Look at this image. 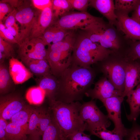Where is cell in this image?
I'll use <instances>...</instances> for the list:
<instances>
[{
    "label": "cell",
    "mask_w": 140,
    "mask_h": 140,
    "mask_svg": "<svg viewBox=\"0 0 140 140\" xmlns=\"http://www.w3.org/2000/svg\"><path fill=\"white\" fill-rule=\"evenodd\" d=\"M113 25L109 23L107 24L99 44L106 48L114 51L119 48L121 40L117 32Z\"/></svg>",
    "instance_id": "ac0fdd59"
},
{
    "label": "cell",
    "mask_w": 140,
    "mask_h": 140,
    "mask_svg": "<svg viewBox=\"0 0 140 140\" xmlns=\"http://www.w3.org/2000/svg\"><path fill=\"white\" fill-rule=\"evenodd\" d=\"M130 17L140 24V1Z\"/></svg>",
    "instance_id": "ee69618b"
},
{
    "label": "cell",
    "mask_w": 140,
    "mask_h": 140,
    "mask_svg": "<svg viewBox=\"0 0 140 140\" xmlns=\"http://www.w3.org/2000/svg\"><path fill=\"white\" fill-rule=\"evenodd\" d=\"M16 10H13L5 18L4 24L6 28L10 27H19L18 24L16 23Z\"/></svg>",
    "instance_id": "74e56055"
},
{
    "label": "cell",
    "mask_w": 140,
    "mask_h": 140,
    "mask_svg": "<svg viewBox=\"0 0 140 140\" xmlns=\"http://www.w3.org/2000/svg\"><path fill=\"white\" fill-rule=\"evenodd\" d=\"M127 62L113 61L103 64L102 72L117 89L124 92Z\"/></svg>",
    "instance_id": "30bf717a"
},
{
    "label": "cell",
    "mask_w": 140,
    "mask_h": 140,
    "mask_svg": "<svg viewBox=\"0 0 140 140\" xmlns=\"http://www.w3.org/2000/svg\"><path fill=\"white\" fill-rule=\"evenodd\" d=\"M52 1V9L54 17L57 19L73 9L68 0Z\"/></svg>",
    "instance_id": "4dcf8cb0"
},
{
    "label": "cell",
    "mask_w": 140,
    "mask_h": 140,
    "mask_svg": "<svg viewBox=\"0 0 140 140\" xmlns=\"http://www.w3.org/2000/svg\"><path fill=\"white\" fill-rule=\"evenodd\" d=\"M52 117L49 108L48 109L41 108L37 128L38 131L40 136L42 135L50 124Z\"/></svg>",
    "instance_id": "f1b7e54d"
},
{
    "label": "cell",
    "mask_w": 140,
    "mask_h": 140,
    "mask_svg": "<svg viewBox=\"0 0 140 140\" xmlns=\"http://www.w3.org/2000/svg\"><path fill=\"white\" fill-rule=\"evenodd\" d=\"M25 65L32 73L43 76L52 74L48 63L45 59H36L29 61Z\"/></svg>",
    "instance_id": "603a6c76"
},
{
    "label": "cell",
    "mask_w": 140,
    "mask_h": 140,
    "mask_svg": "<svg viewBox=\"0 0 140 140\" xmlns=\"http://www.w3.org/2000/svg\"><path fill=\"white\" fill-rule=\"evenodd\" d=\"M40 109V108H33L28 122L26 132L27 135H39L37 128Z\"/></svg>",
    "instance_id": "d6a6232c"
},
{
    "label": "cell",
    "mask_w": 140,
    "mask_h": 140,
    "mask_svg": "<svg viewBox=\"0 0 140 140\" xmlns=\"http://www.w3.org/2000/svg\"><path fill=\"white\" fill-rule=\"evenodd\" d=\"M79 116L86 125V130L89 132L100 128L107 129L111 124L107 115L101 111L93 100L81 104Z\"/></svg>",
    "instance_id": "5b68a950"
},
{
    "label": "cell",
    "mask_w": 140,
    "mask_h": 140,
    "mask_svg": "<svg viewBox=\"0 0 140 140\" xmlns=\"http://www.w3.org/2000/svg\"><path fill=\"white\" fill-rule=\"evenodd\" d=\"M122 96H114L102 100L107 110L109 119L114 125L113 130L125 137L127 134L128 129L124 127L121 117V105L124 100Z\"/></svg>",
    "instance_id": "9c48e42d"
},
{
    "label": "cell",
    "mask_w": 140,
    "mask_h": 140,
    "mask_svg": "<svg viewBox=\"0 0 140 140\" xmlns=\"http://www.w3.org/2000/svg\"><path fill=\"white\" fill-rule=\"evenodd\" d=\"M46 97L45 91L38 86L33 87L29 88L26 92L25 97L30 104L39 105L43 103Z\"/></svg>",
    "instance_id": "4316f807"
},
{
    "label": "cell",
    "mask_w": 140,
    "mask_h": 140,
    "mask_svg": "<svg viewBox=\"0 0 140 140\" xmlns=\"http://www.w3.org/2000/svg\"><path fill=\"white\" fill-rule=\"evenodd\" d=\"M140 1V0H115V11L128 15L135 10Z\"/></svg>",
    "instance_id": "f546056e"
},
{
    "label": "cell",
    "mask_w": 140,
    "mask_h": 140,
    "mask_svg": "<svg viewBox=\"0 0 140 140\" xmlns=\"http://www.w3.org/2000/svg\"><path fill=\"white\" fill-rule=\"evenodd\" d=\"M52 74L42 76L39 83V86L45 91L49 102L55 100L58 86L57 78Z\"/></svg>",
    "instance_id": "44dd1931"
},
{
    "label": "cell",
    "mask_w": 140,
    "mask_h": 140,
    "mask_svg": "<svg viewBox=\"0 0 140 140\" xmlns=\"http://www.w3.org/2000/svg\"><path fill=\"white\" fill-rule=\"evenodd\" d=\"M66 140H69L67 138Z\"/></svg>",
    "instance_id": "7dc6e473"
},
{
    "label": "cell",
    "mask_w": 140,
    "mask_h": 140,
    "mask_svg": "<svg viewBox=\"0 0 140 140\" xmlns=\"http://www.w3.org/2000/svg\"><path fill=\"white\" fill-rule=\"evenodd\" d=\"M76 37L74 32H71L62 41L48 46L46 60L52 74L57 78L71 64Z\"/></svg>",
    "instance_id": "277c9868"
},
{
    "label": "cell",
    "mask_w": 140,
    "mask_h": 140,
    "mask_svg": "<svg viewBox=\"0 0 140 140\" xmlns=\"http://www.w3.org/2000/svg\"><path fill=\"white\" fill-rule=\"evenodd\" d=\"M49 102V108L64 138L86 130V125L79 116L81 104L79 101L66 103L55 100Z\"/></svg>",
    "instance_id": "7a4b0ae2"
},
{
    "label": "cell",
    "mask_w": 140,
    "mask_h": 140,
    "mask_svg": "<svg viewBox=\"0 0 140 140\" xmlns=\"http://www.w3.org/2000/svg\"><path fill=\"white\" fill-rule=\"evenodd\" d=\"M27 104L17 94L11 93L0 96V117L10 120L14 115Z\"/></svg>",
    "instance_id": "8fae6325"
},
{
    "label": "cell",
    "mask_w": 140,
    "mask_h": 140,
    "mask_svg": "<svg viewBox=\"0 0 140 140\" xmlns=\"http://www.w3.org/2000/svg\"><path fill=\"white\" fill-rule=\"evenodd\" d=\"M0 37L4 40L12 44H18L17 40L6 28L0 30Z\"/></svg>",
    "instance_id": "f35d334b"
},
{
    "label": "cell",
    "mask_w": 140,
    "mask_h": 140,
    "mask_svg": "<svg viewBox=\"0 0 140 140\" xmlns=\"http://www.w3.org/2000/svg\"><path fill=\"white\" fill-rule=\"evenodd\" d=\"M115 12L117 16L116 25L119 29L132 41H140V24L128 15Z\"/></svg>",
    "instance_id": "4fadbf2b"
},
{
    "label": "cell",
    "mask_w": 140,
    "mask_h": 140,
    "mask_svg": "<svg viewBox=\"0 0 140 140\" xmlns=\"http://www.w3.org/2000/svg\"><path fill=\"white\" fill-rule=\"evenodd\" d=\"M137 60L138 61H139V62L140 63V60Z\"/></svg>",
    "instance_id": "bcb514c9"
},
{
    "label": "cell",
    "mask_w": 140,
    "mask_h": 140,
    "mask_svg": "<svg viewBox=\"0 0 140 140\" xmlns=\"http://www.w3.org/2000/svg\"><path fill=\"white\" fill-rule=\"evenodd\" d=\"M90 136L85 134L84 131H78L69 135L67 138L69 140H92Z\"/></svg>",
    "instance_id": "60d3db41"
},
{
    "label": "cell",
    "mask_w": 140,
    "mask_h": 140,
    "mask_svg": "<svg viewBox=\"0 0 140 140\" xmlns=\"http://www.w3.org/2000/svg\"><path fill=\"white\" fill-rule=\"evenodd\" d=\"M123 92L116 88L106 77L100 79L95 84L93 89H90L85 95L93 100H102L114 96H122Z\"/></svg>",
    "instance_id": "7c38bea8"
},
{
    "label": "cell",
    "mask_w": 140,
    "mask_h": 140,
    "mask_svg": "<svg viewBox=\"0 0 140 140\" xmlns=\"http://www.w3.org/2000/svg\"><path fill=\"white\" fill-rule=\"evenodd\" d=\"M54 18L52 6L40 10L28 39L41 37L47 29L51 25Z\"/></svg>",
    "instance_id": "5bb4252c"
},
{
    "label": "cell",
    "mask_w": 140,
    "mask_h": 140,
    "mask_svg": "<svg viewBox=\"0 0 140 140\" xmlns=\"http://www.w3.org/2000/svg\"><path fill=\"white\" fill-rule=\"evenodd\" d=\"M9 69L12 81L15 84H22L33 76L32 73L23 63L14 57L9 59Z\"/></svg>",
    "instance_id": "2e32d148"
},
{
    "label": "cell",
    "mask_w": 140,
    "mask_h": 140,
    "mask_svg": "<svg viewBox=\"0 0 140 140\" xmlns=\"http://www.w3.org/2000/svg\"><path fill=\"white\" fill-rule=\"evenodd\" d=\"M7 140H25L26 130L21 127L9 123L6 129Z\"/></svg>",
    "instance_id": "484cf974"
},
{
    "label": "cell",
    "mask_w": 140,
    "mask_h": 140,
    "mask_svg": "<svg viewBox=\"0 0 140 140\" xmlns=\"http://www.w3.org/2000/svg\"><path fill=\"white\" fill-rule=\"evenodd\" d=\"M95 76L90 67L85 68L71 64L57 78L55 100L66 103L82 100L90 89Z\"/></svg>",
    "instance_id": "6da1fadb"
},
{
    "label": "cell",
    "mask_w": 140,
    "mask_h": 140,
    "mask_svg": "<svg viewBox=\"0 0 140 140\" xmlns=\"http://www.w3.org/2000/svg\"><path fill=\"white\" fill-rule=\"evenodd\" d=\"M102 18L87 12H69L59 18L53 25L67 30L80 29L83 30L88 25Z\"/></svg>",
    "instance_id": "8992f818"
},
{
    "label": "cell",
    "mask_w": 140,
    "mask_h": 140,
    "mask_svg": "<svg viewBox=\"0 0 140 140\" xmlns=\"http://www.w3.org/2000/svg\"><path fill=\"white\" fill-rule=\"evenodd\" d=\"M13 10H11V8L7 3L3 2H0V21H2L7 13H10Z\"/></svg>",
    "instance_id": "b9f144b4"
},
{
    "label": "cell",
    "mask_w": 140,
    "mask_h": 140,
    "mask_svg": "<svg viewBox=\"0 0 140 140\" xmlns=\"http://www.w3.org/2000/svg\"><path fill=\"white\" fill-rule=\"evenodd\" d=\"M89 5L95 8L113 25L117 23V16L115 12V3L113 0H90Z\"/></svg>",
    "instance_id": "e0dca14e"
},
{
    "label": "cell",
    "mask_w": 140,
    "mask_h": 140,
    "mask_svg": "<svg viewBox=\"0 0 140 140\" xmlns=\"http://www.w3.org/2000/svg\"><path fill=\"white\" fill-rule=\"evenodd\" d=\"M127 102L129 105L130 113L127 115L130 121H135L140 114V83L136 89L131 91L127 95Z\"/></svg>",
    "instance_id": "ffe728a7"
},
{
    "label": "cell",
    "mask_w": 140,
    "mask_h": 140,
    "mask_svg": "<svg viewBox=\"0 0 140 140\" xmlns=\"http://www.w3.org/2000/svg\"><path fill=\"white\" fill-rule=\"evenodd\" d=\"M130 48L126 60L133 61L140 60V41H132Z\"/></svg>",
    "instance_id": "e575fe53"
},
{
    "label": "cell",
    "mask_w": 140,
    "mask_h": 140,
    "mask_svg": "<svg viewBox=\"0 0 140 140\" xmlns=\"http://www.w3.org/2000/svg\"><path fill=\"white\" fill-rule=\"evenodd\" d=\"M27 137L25 140H40V136L39 135H29Z\"/></svg>",
    "instance_id": "f6af8a7d"
},
{
    "label": "cell",
    "mask_w": 140,
    "mask_h": 140,
    "mask_svg": "<svg viewBox=\"0 0 140 140\" xmlns=\"http://www.w3.org/2000/svg\"><path fill=\"white\" fill-rule=\"evenodd\" d=\"M33 109L31 106L27 105L12 116L10 120V122L23 127L27 131L28 122Z\"/></svg>",
    "instance_id": "cb8c5ba5"
},
{
    "label": "cell",
    "mask_w": 140,
    "mask_h": 140,
    "mask_svg": "<svg viewBox=\"0 0 140 140\" xmlns=\"http://www.w3.org/2000/svg\"><path fill=\"white\" fill-rule=\"evenodd\" d=\"M9 69L4 63L0 64V93L4 94L10 91L12 84Z\"/></svg>",
    "instance_id": "d4e9b609"
},
{
    "label": "cell",
    "mask_w": 140,
    "mask_h": 140,
    "mask_svg": "<svg viewBox=\"0 0 140 140\" xmlns=\"http://www.w3.org/2000/svg\"><path fill=\"white\" fill-rule=\"evenodd\" d=\"M140 83V63L137 60L128 61L126 65L125 88L122 96H127Z\"/></svg>",
    "instance_id": "9a60e30c"
},
{
    "label": "cell",
    "mask_w": 140,
    "mask_h": 140,
    "mask_svg": "<svg viewBox=\"0 0 140 140\" xmlns=\"http://www.w3.org/2000/svg\"><path fill=\"white\" fill-rule=\"evenodd\" d=\"M32 1L34 6L40 10H43L48 7L52 6V0H33Z\"/></svg>",
    "instance_id": "ab89813d"
},
{
    "label": "cell",
    "mask_w": 140,
    "mask_h": 140,
    "mask_svg": "<svg viewBox=\"0 0 140 140\" xmlns=\"http://www.w3.org/2000/svg\"><path fill=\"white\" fill-rule=\"evenodd\" d=\"M0 53L6 59L14 57L15 51L13 44L4 40L0 37Z\"/></svg>",
    "instance_id": "836d02e7"
},
{
    "label": "cell",
    "mask_w": 140,
    "mask_h": 140,
    "mask_svg": "<svg viewBox=\"0 0 140 140\" xmlns=\"http://www.w3.org/2000/svg\"><path fill=\"white\" fill-rule=\"evenodd\" d=\"M18 7L15 17L20 25V44L29 38L40 11H35L28 3H22Z\"/></svg>",
    "instance_id": "ba28073f"
},
{
    "label": "cell",
    "mask_w": 140,
    "mask_h": 140,
    "mask_svg": "<svg viewBox=\"0 0 140 140\" xmlns=\"http://www.w3.org/2000/svg\"><path fill=\"white\" fill-rule=\"evenodd\" d=\"M18 45V55L24 64L34 60H46V46L40 38L27 39Z\"/></svg>",
    "instance_id": "52a82bcc"
},
{
    "label": "cell",
    "mask_w": 140,
    "mask_h": 140,
    "mask_svg": "<svg viewBox=\"0 0 140 140\" xmlns=\"http://www.w3.org/2000/svg\"><path fill=\"white\" fill-rule=\"evenodd\" d=\"M72 30L63 29L52 25L47 29L40 38L48 46L62 40Z\"/></svg>",
    "instance_id": "d6986e66"
},
{
    "label": "cell",
    "mask_w": 140,
    "mask_h": 140,
    "mask_svg": "<svg viewBox=\"0 0 140 140\" xmlns=\"http://www.w3.org/2000/svg\"><path fill=\"white\" fill-rule=\"evenodd\" d=\"M7 125L5 122L0 123V140H7L6 129Z\"/></svg>",
    "instance_id": "7bdbcfd3"
},
{
    "label": "cell",
    "mask_w": 140,
    "mask_h": 140,
    "mask_svg": "<svg viewBox=\"0 0 140 140\" xmlns=\"http://www.w3.org/2000/svg\"><path fill=\"white\" fill-rule=\"evenodd\" d=\"M51 123L43 133L41 140H66L52 115Z\"/></svg>",
    "instance_id": "83f0119b"
},
{
    "label": "cell",
    "mask_w": 140,
    "mask_h": 140,
    "mask_svg": "<svg viewBox=\"0 0 140 140\" xmlns=\"http://www.w3.org/2000/svg\"><path fill=\"white\" fill-rule=\"evenodd\" d=\"M72 8L80 12H87L89 5V0H68Z\"/></svg>",
    "instance_id": "8d00e7d4"
},
{
    "label": "cell",
    "mask_w": 140,
    "mask_h": 140,
    "mask_svg": "<svg viewBox=\"0 0 140 140\" xmlns=\"http://www.w3.org/2000/svg\"><path fill=\"white\" fill-rule=\"evenodd\" d=\"M90 135H94L102 140H123L124 137L113 130L109 131L106 128H101L90 132Z\"/></svg>",
    "instance_id": "1f68e13d"
},
{
    "label": "cell",
    "mask_w": 140,
    "mask_h": 140,
    "mask_svg": "<svg viewBox=\"0 0 140 140\" xmlns=\"http://www.w3.org/2000/svg\"><path fill=\"white\" fill-rule=\"evenodd\" d=\"M107 24L102 18L88 25L82 30L92 41L99 44Z\"/></svg>",
    "instance_id": "7402d4cb"
},
{
    "label": "cell",
    "mask_w": 140,
    "mask_h": 140,
    "mask_svg": "<svg viewBox=\"0 0 140 140\" xmlns=\"http://www.w3.org/2000/svg\"><path fill=\"white\" fill-rule=\"evenodd\" d=\"M135 121H133L131 128L128 129L125 140H140V126Z\"/></svg>",
    "instance_id": "d590c367"
},
{
    "label": "cell",
    "mask_w": 140,
    "mask_h": 140,
    "mask_svg": "<svg viewBox=\"0 0 140 140\" xmlns=\"http://www.w3.org/2000/svg\"><path fill=\"white\" fill-rule=\"evenodd\" d=\"M113 51L92 41L84 32L76 36L72 55L71 64L87 68L102 61Z\"/></svg>",
    "instance_id": "3957f363"
}]
</instances>
